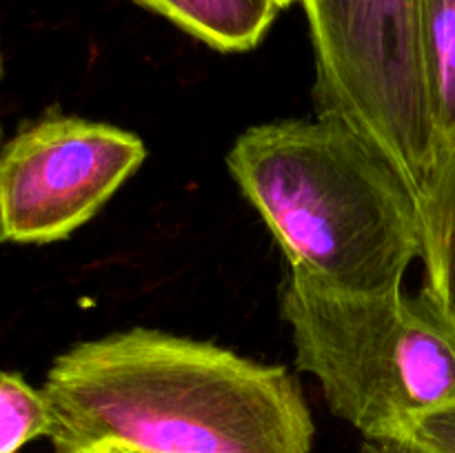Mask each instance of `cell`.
Segmentation results:
<instances>
[{"label":"cell","instance_id":"3","mask_svg":"<svg viewBox=\"0 0 455 453\" xmlns=\"http://www.w3.org/2000/svg\"><path fill=\"white\" fill-rule=\"evenodd\" d=\"M296 364L364 440L398 438L455 402V320L422 289L345 293L291 271L283 289Z\"/></svg>","mask_w":455,"mask_h":453},{"label":"cell","instance_id":"2","mask_svg":"<svg viewBox=\"0 0 455 453\" xmlns=\"http://www.w3.org/2000/svg\"><path fill=\"white\" fill-rule=\"evenodd\" d=\"M227 167L291 271L323 287L395 291L422 256L420 198L345 123L318 115L256 124L234 142Z\"/></svg>","mask_w":455,"mask_h":453},{"label":"cell","instance_id":"8","mask_svg":"<svg viewBox=\"0 0 455 453\" xmlns=\"http://www.w3.org/2000/svg\"><path fill=\"white\" fill-rule=\"evenodd\" d=\"M427 291L455 320V149L420 195Z\"/></svg>","mask_w":455,"mask_h":453},{"label":"cell","instance_id":"13","mask_svg":"<svg viewBox=\"0 0 455 453\" xmlns=\"http://www.w3.org/2000/svg\"><path fill=\"white\" fill-rule=\"evenodd\" d=\"M278 3H280V7H283V9H287L289 4H293V3H296V0H278Z\"/></svg>","mask_w":455,"mask_h":453},{"label":"cell","instance_id":"7","mask_svg":"<svg viewBox=\"0 0 455 453\" xmlns=\"http://www.w3.org/2000/svg\"><path fill=\"white\" fill-rule=\"evenodd\" d=\"M420 49L443 163L455 149V0H420Z\"/></svg>","mask_w":455,"mask_h":453},{"label":"cell","instance_id":"9","mask_svg":"<svg viewBox=\"0 0 455 453\" xmlns=\"http://www.w3.org/2000/svg\"><path fill=\"white\" fill-rule=\"evenodd\" d=\"M53 413L43 389L20 373L0 371V453H18L25 444L49 438Z\"/></svg>","mask_w":455,"mask_h":453},{"label":"cell","instance_id":"5","mask_svg":"<svg viewBox=\"0 0 455 453\" xmlns=\"http://www.w3.org/2000/svg\"><path fill=\"white\" fill-rule=\"evenodd\" d=\"M145 158V142L114 124L76 115L29 124L0 151V242L69 238Z\"/></svg>","mask_w":455,"mask_h":453},{"label":"cell","instance_id":"4","mask_svg":"<svg viewBox=\"0 0 455 453\" xmlns=\"http://www.w3.org/2000/svg\"><path fill=\"white\" fill-rule=\"evenodd\" d=\"M315 53V114L358 131L418 195L440 164L420 49V0H296Z\"/></svg>","mask_w":455,"mask_h":453},{"label":"cell","instance_id":"12","mask_svg":"<svg viewBox=\"0 0 455 453\" xmlns=\"http://www.w3.org/2000/svg\"><path fill=\"white\" fill-rule=\"evenodd\" d=\"M76 453H136L132 451V449L127 447H120V444H98V447H92V449H84V451H76Z\"/></svg>","mask_w":455,"mask_h":453},{"label":"cell","instance_id":"6","mask_svg":"<svg viewBox=\"0 0 455 453\" xmlns=\"http://www.w3.org/2000/svg\"><path fill=\"white\" fill-rule=\"evenodd\" d=\"M218 52H249L275 16L278 0H133Z\"/></svg>","mask_w":455,"mask_h":453},{"label":"cell","instance_id":"11","mask_svg":"<svg viewBox=\"0 0 455 453\" xmlns=\"http://www.w3.org/2000/svg\"><path fill=\"white\" fill-rule=\"evenodd\" d=\"M360 453H427L409 438H382V440H364Z\"/></svg>","mask_w":455,"mask_h":453},{"label":"cell","instance_id":"1","mask_svg":"<svg viewBox=\"0 0 455 453\" xmlns=\"http://www.w3.org/2000/svg\"><path fill=\"white\" fill-rule=\"evenodd\" d=\"M53 453H311L315 426L287 369L212 342L129 329L53 360Z\"/></svg>","mask_w":455,"mask_h":453},{"label":"cell","instance_id":"10","mask_svg":"<svg viewBox=\"0 0 455 453\" xmlns=\"http://www.w3.org/2000/svg\"><path fill=\"white\" fill-rule=\"evenodd\" d=\"M403 438L427 453H455V402L418 416L403 431Z\"/></svg>","mask_w":455,"mask_h":453}]
</instances>
